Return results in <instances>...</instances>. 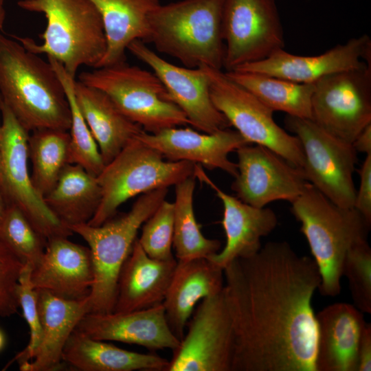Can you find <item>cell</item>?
Returning <instances> with one entry per match:
<instances>
[{
	"instance_id": "cell-1",
	"label": "cell",
	"mask_w": 371,
	"mask_h": 371,
	"mask_svg": "<svg viewBox=\"0 0 371 371\" xmlns=\"http://www.w3.org/2000/svg\"><path fill=\"white\" fill-rule=\"evenodd\" d=\"M234 331L231 371H316L313 260L286 241L266 243L223 269Z\"/></svg>"
},
{
	"instance_id": "cell-2",
	"label": "cell",
	"mask_w": 371,
	"mask_h": 371,
	"mask_svg": "<svg viewBox=\"0 0 371 371\" xmlns=\"http://www.w3.org/2000/svg\"><path fill=\"white\" fill-rule=\"evenodd\" d=\"M38 55L0 34L2 102L29 133L43 128L69 131L71 111L64 87L50 63Z\"/></svg>"
},
{
	"instance_id": "cell-3",
	"label": "cell",
	"mask_w": 371,
	"mask_h": 371,
	"mask_svg": "<svg viewBox=\"0 0 371 371\" xmlns=\"http://www.w3.org/2000/svg\"><path fill=\"white\" fill-rule=\"evenodd\" d=\"M291 203L321 276L318 289L324 296L335 297L341 291L346 256L368 240L371 223L355 208L333 203L311 183Z\"/></svg>"
},
{
	"instance_id": "cell-4",
	"label": "cell",
	"mask_w": 371,
	"mask_h": 371,
	"mask_svg": "<svg viewBox=\"0 0 371 371\" xmlns=\"http://www.w3.org/2000/svg\"><path fill=\"white\" fill-rule=\"evenodd\" d=\"M18 5L43 13L46 27L43 42L12 36L30 52L59 62L75 78L78 68H97L104 56L106 40L100 14L90 0H20Z\"/></svg>"
},
{
	"instance_id": "cell-5",
	"label": "cell",
	"mask_w": 371,
	"mask_h": 371,
	"mask_svg": "<svg viewBox=\"0 0 371 371\" xmlns=\"http://www.w3.org/2000/svg\"><path fill=\"white\" fill-rule=\"evenodd\" d=\"M223 0H181L161 3L149 16V36L155 49L185 67H223Z\"/></svg>"
},
{
	"instance_id": "cell-6",
	"label": "cell",
	"mask_w": 371,
	"mask_h": 371,
	"mask_svg": "<svg viewBox=\"0 0 371 371\" xmlns=\"http://www.w3.org/2000/svg\"><path fill=\"white\" fill-rule=\"evenodd\" d=\"M168 192V188H161L142 194L128 212L100 225L82 223L69 227L87 242L91 254L94 278L88 296L89 313L113 311L119 274L138 230L165 200Z\"/></svg>"
},
{
	"instance_id": "cell-7",
	"label": "cell",
	"mask_w": 371,
	"mask_h": 371,
	"mask_svg": "<svg viewBox=\"0 0 371 371\" xmlns=\"http://www.w3.org/2000/svg\"><path fill=\"white\" fill-rule=\"evenodd\" d=\"M157 150L137 137L126 145L97 177L101 199L87 223L98 226L115 214L128 199L148 192L168 188L194 175L195 164L165 160Z\"/></svg>"
},
{
	"instance_id": "cell-8",
	"label": "cell",
	"mask_w": 371,
	"mask_h": 371,
	"mask_svg": "<svg viewBox=\"0 0 371 371\" xmlns=\"http://www.w3.org/2000/svg\"><path fill=\"white\" fill-rule=\"evenodd\" d=\"M78 80L105 93L128 118L147 133L190 124L154 72L124 61L83 71Z\"/></svg>"
},
{
	"instance_id": "cell-9",
	"label": "cell",
	"mask_w": 371,
	"mask_h": 371,
	"mask_svg": "<svg viewBox=\"0 0 371 371\" xmlns=\"http://www.w3.org/2000/svg\"><path fill=\"white\" fill-rule=\"evenodd\" d=\"M212 100L249 144L265 146L291 164L302 168L304 157L299 139L274 120L273 111L222 69L206 65Z\"/></svg>"
},
{
	"instance_id": "cell-10",
	"label": "cell",
	"mask_w": 371,
	"mask_h": 371,
	"mask_svg": "<svg viewBox=\"0 0 371 371\" xmlns=\"http://www.w3.org/2000/svg\"><path fill=\"white\" fill-rule=\"evenodd\" d=\"M0 111V188L6 203L18 207L46 240L68 237L72 232L49 208L32 183L28 166L30 133L3 102Z\"/></svg>"
},
{
	"instance_id": "cell-11",
	"label": "cell",
	"mask_w": 371,
	"mask_h": 371,
	"mask_svg": "<svg viewBox=\"0 0 371 371\" xmlns=\"http://www.w3.org/2000/svg\"><path fill=\"white\" fill-rule=\"evenodd\" d=\"M284 124L300 142L307 181L337 205L354 207L353 174L358 158L352 144L330 135L310 119L286 115Z\"/></svg>"
},
{
	"instance_id": "cell-12",
	"label": "cell",
	"mask_w": 371,
	"mask_h": 371,
	"mask_svg": "<svg viewBox=\"0 0 371 371\" xmlns=\"http://www.w3.org/2000/svg\"><path fill=\"white\" fill-rule=\"evenodd\" d=\"M311 120L322 130L352 144L371 124V67L326 76L314 83Z\"/></svg>"
},
{
	"instance_id": "cell-13",
	"label": "cell",
	"mask_w": 371,
	"mask_h": 371,
	"mask_svg": "<svg viewBox=\"0 0 371 371\" xmlns=\"http://www.w3.org/2000/svg\"><path fill=\"white\" fill-rule=\"evenodd\" d=\"M222 26L226 71L284 47L276 0H223Z\"/></svg>"
},
{
	"instance_id": "cell-14",
	"label": "cell",
	"mask_w": 371,
	"mask_h": 371,
	"mask_svg": "<svg viewBox=\"0 0 371 371\" xmlns=\"http://www.w3.org/2000/svg\"><path fill=\"white\" fill-rule=\"evenodd\" d=\"M164 371H231L234 331L224 288L203 299Z\"/></svg>"
},
{
	"instance_id": "cell-15",
	"label": "cell",
	"mask_w": 371,
	"mask_h": 371,
	"mask_svg": "<svg viewBox=\"0 0 371 371\" xmlns=\"http://www.w3.org/2000/svg\"><path fill=\"white\" fill-rule=\"evenodd\" d=\"M236 153L238 174L232 189L250 205L264 207L280 200L292 203L310 183L302 168L265 146L247 144Z\"/></svg>"
},
{
	"instance_id": "cell-16",
	"label": "cell",
	"mask_w": 371,
	"mask_h": 371,
	"mask_svg": "<svg viewBox=\"0 0 371 371\" xmlns=\"http://www.w3.org/2000/svg\"><path fill=\"white\" fill-rule=\"evenodd\" d=\"M127 50L152 69L166 87L170 100L184 113L190 125L206 133L230 126L212 100L210 78L203 66L189 68L173 65L140 40L132 42Z\"/></svg>"
},
{
	"instance_id": "cell-17",
	"label": "cell",
	"mask_w": 371,
	"mask_h": 371,
	"mask_svg": "<svg viewBox=\"0 0 371 371\" xmlns=\"http://www.w3.org/2000/svg\"><path fill=\"white\" fill-rule=\"evenodd\" d=\"M371 41L363 34L337 45L316 56H299L284 49L264 60L243 65L234 70L263 74L299 83L314 84L329 74L370 66ZM233 71V70H232Z\"/></svg>"
},
{
	"instance_id": "cell-18",
	"label": "cell",
	"mask_w": 371,
	"mask_h": 371,
	"mask_svg": "<svg viewBox=\"0 0 371 371\" xmlns=\"http://www.w3.org/2000/svg\"><path fill=\"white\" fill-rule=\"evenodd\" d=\"M172 161H189L213 170L220 169L233 177L237 165L229 154L249 144L237 131L228 128L213 133L189 128L171 127L155 133L143 131L137 137Z\"/></svg>"
},
{
	"instance_id": "cell-19",
	"label": "cell",
	"mask_w": 371,
	"mask_h": 371,
	"mask_svg": "<svg viewBox=\"0 0 371 371\" xmlns=\"http://www.w3.org/2000/svg\"><path fill=\"white\" fill-rule=\"evenodd\" d=\"M194 176L215 192L223 206L222 225L226 243L221 251L207 258L223 269L236 258L256 254L262 247L261 238L269 234L278 224L276 213L270 208L250 205L223 192L200 165H195Z\"/></svg>"
},
{
	"instance_id": "cell-20",
	"label": "cell",
	"mask_w": 371,
	"mask_h": 371,
	"mask_svg": "<svg viewBox=\"0 0 371 371\" xmlns=\"http://www.w3.org/2000/svg\"><path fill=\"white\" fill-rule=\"evenodd\" d=\"M93 278L89 248L65 236L47 240L43 255L30 274L34 289L74 300L89 296Z\"/></svg>"
},
{
	"instance_id": "cell-21",
	"label": "cell",
	"mask_w": 371,
	"mask_h": 371,
	"mask_svg": "<svg viewBox=\"0 0 371 371\" xmlns=\"http://www.w3.org/2000/svg\"><path fill=\"white\" fill-rule=\"evenodd\" d=\"M76 329L101 341L133 344L150 350H175L180 340L170 330L162 304L128 312L88 313Z\"/></svg>"
},
{
	"instance_id": "cell-22",
	"label": "cell",
	"mask_w": 371,
	"mask_h": 371,
	"mask_svg": "<svg viewBox=\"0 0 371 371\" xmlns=\"http://www.w3.org/2000/svg\"><path fill=\"white\" fill-rule=\"evenodd\" d=\"M316 371H357L358 347L366 324L354 305L337 302L315 314Z\"/></svg>"
},
{
	"instance_id": "cell-23",
	"label": "cell",
	"mask_w": 371,
	"mask_h": 371,
	"mask_svg": "<svg viewBox=\"0 0 371 371\" xmlns=\"http://www.w3.org/2000/svg\"><path fill=\"white\" fill-rule=\"evenodd\" d=\"M177 260L148 256L136 238L119 274L113 311L128 312L162 304Z\"/></svg>"
},
{
	"instance_id": "cell-24",
	"label": "cell",
	"mask_w": 371,
	"mask_h": 371,
	"mask_svg": "<svg viewBox=\"0 0 371 371\" xmlns=\"http://www.w3.org/2000/svg\"><path fill=\"white\" fill-rule=\"evenodd\" d=\"M223 269L207 258L177 260L162 302L168 326L181 341L197 302L221 292Z\"/></svg>"
},
{
	"instance_id": "cell-25",
	"label": "cell",
	"mask_w": 371,
	"mask_h": 371,
	"mask_svg": "<svg viewBox=\"0 0 371 371\" xmlns=\"http://www.w3.org/2000/svg\"><path fill=\"white\" fill-rule=\"evenodd\" d=\"M37 290L42 328L41 344L34 358L19 365L21 371H54L62 366L64 347L80 319L90 312L88 297L67 300Z\"/></svg>"
},
{
	"instance_id": "cell-26",
	"label": "cell",
	"mask_w": 371,
	"mask_h": 371,
	"mask_svg": "<svg viewBox=\"0 0 371 371\" xmlns=\"http://www.w3.org/2000/svg\"><path fill=\"white\" fill-rule=\"evenodd\" d=\"M74 93L105 165L144 131L100 89L75 80Z\"/></svg>"
},
{
	"instance_id": "cell-27",
	"label": "cell",
	"mask_w": 371,
	"mask_h": 371,
	"mask_svg": "<svg viewBox=\"0 0 371 371\" xmlns=\"http://www.w3.org/2000/svg\"><path fill=\"white\" fill-rule=\"evenodd\" d=\"M99 11L106 49L98 67L125 61L126 51L137 40L147 43L150 14L159 0H90Z\"/></svg>"
},
{
	"instance_id": "cell-28",
	"label": "cell",
	"mask_w": 371,
	"mask_h": 371,
	"mask_svg": "<svg viewBox=\"0 0 371 371\" xmlns=\"http://www.w3.org/2000/svg\"><path fill=\"white\" fill-rule=\"evenodd\" d=\"M63 361L81 371H164L168 361L92 339L75 329L63 351Z\"/></svg>"
},
{
	"instance_id": "cell-29",
	"label": "cell",
	"mask_w": 371,
	"mask_h": 371,
	"mask_svg": "<svg viewBox=\"0 0 371 371\" xmlns=\"http://www.w3.org/2000/svg\"><path fill=\"white\" fill-rule=\"evenodd\" d=\"M43 198L69 228L87 223L92 218L101 199V188L97 177L78 164H68L54 187Z\"/></svg>"
},
{
	"instance_id": "cell-30",
	"label": "cell",
	"mask_w": 371,
	"mask_h": 371,
	"mask_svg": "<svg viewBox=\"0 0 371 371\" xmlns=\"http://www.w3.org/2000/svg\"><path fill=\"white\" fill-rule=\"evenodd\" d=\"M225 74L272 111L311 120L314 84L293 82L263 74L233 70Z\"/></svg>"
},
{
	"instance_id": "cell-31",
	"label": "cell",
	"mask_w": 371,
	"mask_h": 371,
	"mask_svg": "<svg viewBox=\"0 0 371 371\" xmlns=\"http://www.w3.org/2000/svg\"><path fill=\"white\" fill-rule=\"evenodd\" d=\"M195 184L193 175L175 186L172 247L180 261L207 258L217 253L221 246L219 240L207 238L201 232L193 206Z\"/></svg>"
},
{
	"instance_id": "cell-32",
	"label": "cell",
	"mask_w": 371,
	"mask_h": 371,
	"mask_svg": "<svg viewBox=\"0 0 371 371\" xmlns=\"http://www.w3.org/2000/svg\"><path fill=\"white\" fill-rule=\"evenodd\" d=\"M28 157L32 183L44 197L56 185L69 164V133L67 131L43 128L31 132Z\"/></svg>"
},
{
	"instance_id": "cell-33",
	"label": "cell",
	"mask_w": 371,
	"mask_h": 371,
	"mask_svg": "<svg viewBox=\"0 0 371 371\" xmlns=\"http://www.w3.org/2000/svg\"><path fill=\"white\" fill-rule=\"evenodd\" d=\"M47 60L64 87L70 106L69 164H78L92 175L98 177L105 164L98 146L76 103L74 93V82L76 79L56 60L47 57Z\"/></svg>"
},
{
	"instance_id": "cell-34",
	"label": "cell",
	"mask_w": 371,
	"mask_h": 371,
	"mask_svg": "<svg viewBox=\"0 0 371 371\" xmlns=\"http://www.w3.org/2000/svg\"><path fill=\"white\" fill-rule=\"evenodd\" d=\"M0 241L32 267L41 259L47 243L26 215L11 203H7L0 219Z\"/></svg>"
},
{
	"instance_id": "cell-35",
	"label": "cell",
	"mask_w": 371,
	"mask_h": 371,
	"mask_svg": "<svg viewBox=\"0 0 371 371\" xmlns=\"http://www.w3.org/2000/svg\"><path fill=\"white\" fill-rule=\"evenodd\" d=\"M173 219V203L165 199L142 225V234L137 240L150 258L161 260L174 258Z\"/></svg>"
},
{
	"instance_id": "cell-36",
	"label": "cell",
	"mask_w": 371,
	"mask_h": 371,
	"mask_svg": "<svg viewBox=\"0 0 371 371\" xmlns=\"http://www.w3.org/2000/svg\"><path fill=\"white\" fill-rule=\"evenodd\" d=\"M343 276L348 281L354 306L363 313H371V248L368 240L357 244L348 251Z\"/></svg>"
},
{
	"instance_id": "cell-37",
	"label": "cell",
	"mask_w": 371,
	"mask_h": 371,
	"mask_svg": "<svg viewBox=\"0 0 371 371\" xmlns=\"http://www.w3.org/2000/svg\"><path fill=\"white\" fill-rule=\"evenodd\" d=\"M32 267L25 264L20 276L18 297L19 308L30 329V340L27 346L18 352L5 366V369L14 362L19 365L30 361L41 344L42 328L38 306L37 290L33 287L30 280Z\"/></svg>"
},
{
	"instance_id": "cell-38",
	"label": "cell",
	"mask_w": 371,
	"mask_h": 371,
	"mask_svg": "<svg viewBox=\"0 0 371 371\" xmlns=\"http://www.w3.org/2000/svg\"><path fill=\"white\" fill-rule=\"evenodd\" d=\"M24 265L0 241V317H10L18 311L19 282Z\"/></svg>"
},
{
	"instance_id": "cell-39",
	"label": "cell",
	"mask_w": 371,
	"mask_h": 371,
	"mask_svg": "<svg viewBox=\"0 0 371 371\" xmlns=\"http://www.w3.org/2000/svg\"><path fill=\"white\" fill-rule=\"evenodd\" d=\"M359 174L360 183L356 191L354 208L371 223V154L366 155Z\"/></svg>"
},
{
	"instance_id": "cell-40",
	"label": "cell",
	"mask_w": 371,
	"mask_h": 371,
	"mask_svg": "<svg viewBox=\"0 0 371 371\" xmlns=\"http://www.w3.org/2000/svg\"><path fill=\"white\" fill-rule=\"evenodd\" d=\"M371 370V324L366 323L358 347L357 371Z\"/></svg>"
},
{
	"instance_id": "cell-41",
	"label": "cell",
	"mask_w": 371,
	"mask_h": 371,
	"mask_svg": "<svg viewBox=\"0 0 371 371\" xmlns=\"http://www.w3.org/2000/svg\"><path fill=\"white\" fill-rule=\"evenodd\" d=\"M352 146L357 153L371 154V124L363 129L354 140Z\"/></svg>"
},
{
	"instance_id": "cell-42",
	"label": "cell",
	"mask_w": 371,
	"mask_h": 371,
	"mask_svg": "<svg viewBox=\"0 0 371 371\" xmlns=\"http://www.w3.org/2000/svg\"><path fill=\"white\" fill-rule=\"evenodd\" d=\"M5 18V10L3 6V0H0V30L2 29ZM2 104V99L0 95V107Z\"/></svg>"
},
{
	"instance_id": "cell-43",
	"label": "cell",
	"mask_w": 371,
	"mask_h": 371,
	"mask_svg": "<svg viewBox=\"0 0 371 371\" xmlns=\"http://www.w3.org/2000/svg\"><path fill=\"white\" fill-rule=\"evenodd\" d=\"M7 203L0 188V219L5 211Z\"/></svg>"
},
{
	"instance_id": "cell-44",
	"label": "cell",
	"mask_w": 371,
	"mask_h": 371,
	"mask_svg": "<svg viewBox=\"0 0 371 371\" xmlns=\"http://www.w3.org/2000/svg\"><path fill=\"white\" fill-rule=\"evenodd\" d=\"M6 343V339L4 333L0 329V352L4 348Z\"/></svg>"
},
{
	"instance_id": "cell-45",
	"label": "cell",
	"mask_w": 371,
	"mask_h": 371,
	"mask_svg": "<svg viewBox=\"0 0 371 371\" xmlns=\"http://www.w3.org/2000/svg\"><path fill=\"white\" fill-rule=\"evenodd\" d=\"M1 155H0V184H1Z\"/></svg>"
},
{
	"instance_id": "cell-46",
	"label": "cell",
	"mask_w": 371,
	"mask_h": 371,
	"mask_svg": "<svg viewBox=\"0 0 371 371\" xmlns=\"http://www.w3.org/2000/svg\"><path fill=\"white\" fill-rule=\"evenodd\" d=\"M0 137H1V126H0Z\"/></svg>"
}]
</instances>
